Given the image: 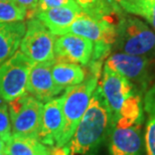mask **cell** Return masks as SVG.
I'll return each instance as SVG.
<instances>
[{
  "mask_svg": "<svg viewBox=\"0 0 155 155\" xmlns=\"http://www.w3.org/2000/svg\"><path fill=\"white\" fill-rule=\"evenodd\" d=\"M51 152V155H69V152L64 147H52Z\"/></svg>",
  "mask_w": 155,
  "mask_h": 155,
  "instance_id": "cell-25",
  "label": "cell"
},
{
  "mask_svg": "<svg viewBox=\"0 0 155 155\" xmlns=\"http://www.w3.org/2000/svg\"><path fill=\"white\" fill-rule=\"evenodd\" d=\"M14 2L27 11V17L35 10L38 4V0H14Z\"/></svg>",
  "mask_w": 155,
  "mask_h": 155,
  "instance_id": "cell-24",
  "label": "cell"
},
{
  "mask_svg": "<svg viewBox=\"0 0 155 155\" xmlns=\"http://www.w3.org/2000/svg\"><path fill=\"white\" fill-rule=\"evenodd\" d=\"M4 148H5V143L0 137V154H4Z\"/></svg>",
  "mask_w": 155,
  "mask_h": 155,
  "instance_id": "cell-27",
  "label": "cell"
},
{
  "mask_svg": "<svg viewBox=\"0 0 155 155\" xmlns=\"http://www.w3.org/2000/svg\"><path fill=\"white\" fill-rule=\"evenodd\" d=\"M67 33H72L87 39L93 43H104L112 46L117 36V24L108 20H99L82 13L67 29Z\"/></svg>",
  "mask_w": 155,
  "mask_h": 155,
  "instance_id": "cell-9",
  "label": "cell"
},
{
  "mask_svg": "<svg viewBox=\"0 0 155 155\" xmlns=\"http://www.w3.org/2000/svg\"><path fill=\"white\" fill-rule=\"evenodd\" d=\"M106 1L108 3H110V4L112 5L115 9H117V10H119L121 12H124V11H122V9H121V4H122L123 0H106Z\"/></svg>",
  "mask_w": 155,
  "mask_h": 155,
  "instance_id": "cell-26",
  "label": "cell"
},
{
  "mask_svg": "<svg viewBox=\"0 0 155 155\" xmlns=\"http://www.w3.org/2000/svg\"><path fill=\"white\" fill-rule=\"evenodd\" d=\"M83 12L80 7H58L42 11H35L27 18H38L55 36L66 33L67 29Z\"/></svg>",
  "mask_w": 155,
  "mask_h": 155,
  "instance_id": "cell-14",
  "label": "cell"
},
{
  "mask_svg": "<svg viewBox=\"0 0 155 155\" xmlns=\"http://www.w3.org/2000/svg\"><path fill=\"white\" fill-rule=\"evenodd\" d=\"M99 86L111 111L112 122L114 124L125 101L139 91L126 78L113 72L105 66Z\"/></svg>",
  "mask_w": 155,
  "mask_h": 155,
  "instance_id": "cell-8",
  "label": "cell"
},
{
  "mask_svg": "<svg viewBox=\"0 0 155 155\" xmlns=\"http://www.w3.org/2000/svg\"><path fill=\"white\" fill-rule=\"evenodd\" d=\"M100 73L90 72L89 77L79 85L66 89L63 97L64 127L55 147H64L71 140L78 124L85 114L90 100L99 85Z\"/></svg>",
  "mask_w": 155,
  "mask_h": 155,
  "instance_id": "cell-2",
  "label": "cell"
},
{
  "mask_svg": "<svg viewBox=\"0 0 155 155\" xmlns=\"http://www.w3.org/2000/svg\"><path fill=\"white\" fill-rule=\"evenodd\" d=\"M5 106H7V103H6V102H4L1 98H0V109H1V108H3V107H5Z\"/></svg>",
  "mask_w": 155,
  "mask_h": 155,
  "instance_id": "cell-28",
  "label": "cell"
},
{
  "mask_svg": "<svg viewBox=\"0 0 155 155\" xmlns=\"http://www.w3.org/2000/svg\"><path fill=\"white\" fill-rule=\"evenodd\" d=\"M0 155H5V154H0Z\"/></svg>",
  "mask_w": 155,
  "mask_h": 155,
  "instance_id": "cell-30",
  "label": "cell"
},
{
  "mask_svg": "<svg viewBox=\"0 0 155 155\" xmlns=\"http://www.w3.org/2000/svg\"><path fill=\"white\" fill-rule=\"evenodd\" d=\"M83 13L99 20H108L118 24L124 12L113 7L106 0H74Z\"/></svg>",
  "mask_w": 155,
  "mask_h": 155,
  "instance_id": "cell-18",
  "label": "cell"
},
{
  "mask_svg": "<svg viewBox=\"0 0 155 155\" xmlns=\"http://www.w3.org/2000/svg\"><path fill=\"white\" fill-rule=\"evenodd\" d=\"M43 103L27 92L8 103L13 134L38 139Z\"/></svg>",
  "mask_w": 155,
  "mask_h": 155,
  "instance_id": "cell-4",
  "label": "cell"
},
{
  "mask_svg": "<svg viewBox=\"0 0 155 155\" xmlns=\"http://www.w3.org/2000/svg\"><path fill=\"white\" fill-rule=\"evenodd\" d=\"M140 16L144 17L155 29V1L147 0L142 7Z\"/></svg>",
  "mask_w": 155,
  "mask_h": 155,
  "instance_id": "cell-23",
  "label": "cell"
},
{
  "mask_svg": "<svg viewBox=\"0 0 155 155\" xmlns=\"http://www.w3.org/2000/svg\"><path fill=\"white\" fill-rule=\"evenodd\" d=\"M93 51L94 43L82 36L67 33L55 38L54 54L57 60L88 66L92 58Z\"/></svg>",
  "mask_w": 155,
  "mask_h": 155,
  "instance_id": "cell-11",
  "label": "cell"
},
{
  "mask_svg": "<svg viewBox=\"0 0 155 155\" xmlns=\"http://www.w3.org/2000/svg\"><path fill=\"white\" fill-rule=\"evenodd\" d=\"M27 18V11L15 2L0 1V23L24 21Z\"/></svg>",
  "mask_w": 155,
  "mask_h": 155,
  "instance_id": "cell-20",
  "label": "cell"
},
{
  "mask_svg": "<svg viewBox=\"0 0 155 155\" xmlns=\"http://www.w3.org/2000/svg\"><path fill=\"white\" fill-rule=\"evenodd\" d=\"M64 127L63 97L51 99L43 104L38 138L41 143L55 147Z\"/></svg>",
  "mask_w": 155,
  "mask_h": 155,
  "instance_id": "cell-13",
  "label": "cell"
},
{
  "mask_svg": "<svg viewBox=\"0 0 155 155\" xmlns=\"http://www.w3.org/2000/svg\"><path fill=\"white\" fill-rule=\"evenodd\" d=\"M64 6H67V7H79L74 0H38V7L35 11H42L51 8L64 7Z\"/></svg>",
  "mask_w": 155,
  "mask_h": 155,
  "instance_id": "cell-22",
  "label": "cell"
},
{
  "mask_svg": "<svg viewBox=\"0 0 155 155\" xmlns=\"http://www.w3.org/2000/svg\"><path fill=\"white\" fill-rule=\"evenodd\" d=\"M144 111L147 113L144 143L146 155H155V86L145 94Z\"/></svg>",
  "mask_w": 155,
  "mask_h": 155,
  "instance_id": "cell-19",
  "label": "cell"
},
{
  "mask_svg": "<svg viewBox=\"0 0 155 155\" xmlns=\"http://www.w3.org/2000/svg\"><path fill=\"white\" fill-rule=\"evenodd\" d=\"M0 1H7V2H14V0H0Z\"/></svg>",
  "mask_w": 155,
  "mask_h": 155,
  "instance_id": "cell-29",
  "label": "cell"
},
{
  "mask_svg": "<svg viewBox=\"0 0 155 155\" xmlns=\"http://www.w3.org/2000/svg\"><path fill=\"white\" fill-rule=\"evenodd\" d=\"M105 67L126 78L140 93L146 91L152 79L150 58L117 51L107 58Z\"/></svg>",
  "mask_w": 155,
  "mask_h": 155,
  "instance_id": "cell-7",
  "label": "cell"
},
{
  "mask_svg": "<svg viewBox=\"0 0 155 155\" xmlns=\"http://www.w3.org/2000/svg\"><path fill=\"white\" fill-rule=\"evenodd\" d=\"M153 1H155V0H153Z\"/></svg>",
  "mask_w": 155,
  "mask_h": 155,
  "instance_id": "cell-32",
  "label": "cell"
},
{
  "mask_svg": "<svg viewBox=\"0 0 155 155\" xmlns=\"http://www.w3.org/2000/svg\"><path fill=\"white\" fill-rule=\"evenodd\" d=\"M33 63L20 51L0 64V98L6 103L26 92V83Z\"/></svg>",
  "mask_w": 155,
  "mask_h": 155,
  "instance_id": "cell-6",
  "label": "cell"
},
{
  "mask_svg": "<svg viewBox=\"0 0 155 155\" xmlns=\"http://www.w3.org/2000/svg\"><path fill=\"white\" fill-rule=\"evenodd\" d=\"M154 57H155V54H154Z\"/></svg>",
  "mask_w": 155,
  "mask_h": 155,
  "instance_id": "cell-31",
  "label": "cell"
},
{
  "mask_svg": "<svg viewBox=\"0 0 155 155\" xmlns=\"http://www.w3.org/2000/svg\"><path fill=\"white\" fill-rule=\"evenodd\" d=\"M114 46L119 52L151 58L155 54V33L137 17L122 14Z\"/></svg>",
  "mask_w": 155,
  "mask_h": 155,
  "instance_id": "cell-3",
  "label": "cell"
},
{
  "mask_svg": "<svg viewBox=\"0 0 155 155\" xmlns=\"http://www.w3.org/2000/svg\"><path fill=\"white\" fill-rule=\"evenodd\" d=\"M55 38L57 36L38 18H28L19 51L33 64L52 61L55 60Z\"/></svg>",
  "mask_w": 155,
  "mask_h": 155,
  "instance_id": "cell-5",
  "label": "cell"
},
{
  "mask_svg": "<svg viewBox=\"0 0 155 155\" xmlns=\"http://www.w3.org/2000/svg\"><path fill=\"white\" fill-rule=\"evenodd\" d=\"M54 61L33 64L27 79L26 92L43 104L54 99L63 91L55 85L52 79L51 66Z\"/></svg>",
  "mask_w": 155,
  "mask_h": 155,
  "instance_id": "cell-12",
  "label": "cell"
},
{
  "mask_svg": "<svg viewBox=\"0 0 155 155\" xmlns=\"http://www.w3.org/2000/svg\"><path fill=\"white\" fill-rule=\"evenodd\" d=\"M112 126L111 111L98 85L75 133L64 147L69 155L91 154L110 134Z\"/></svg>",
  "mask_w": 155,
  "mask_h": 155,
  "instance_id": "cell-1",
  "label": "cell"
},
{
  "mask_svg": "<svg viewBox=\"0 0 155 155\" xmlns=\"http://www.w3.org/2000/svg\"><path fill=\"white\" fill-rule=\"evenodd\" d=\"M11 122L9 117L8 106H5L0 109V137L4 143L11 137Z\"/></svg>",
  "mask_w": 155,
  "mask_h": 155,
  "instance_id": "cell-21",
  "label": "cell"
},
{
  "mask_svg": "<svg viewBox=\"0 0 155 155\" xmlns=\"http://www.w3.org/2000/svg\"><path fill=\"white\" fill-rule=\"evenodd\" d=\"M141 127L142 124H114L110 132V155H141L143 150Z\"/></svg>",
  "mask_w": 155,
  "mask_h": 155,
  "instance_id": "cell-10",
  "label": "cell"
},
{
  "mask_svg": "<svg viewBox=\"0 0 155 155\" xmlns=\"http://www.w3.org/2000/svg\"><path fill=\"white\" fill-rule=\"evenodd\" d=\"M51 75L55 85L61 90L79 85L86 79V72L80 64L57 58L51 66Z\"/></svg>",
  "mask_w": 155,
  "mask_h": 155,
  "instance_id": "cell-16",
  "label": "cell"
},
{
  "mask_svg": "<svg viewBox=\"0 0 155 155\" xmlns=\"http://www.w3.org/2000/svg\"><path fill=\"white\" fill-rule=\"evenodd\" d=\"M25 29L26 22L24 21L0 23V64L18 51Z\"/></svg>",
  "mask_w": 155,
  "mask_h": 155,
  "instance_id": "cell-15",
  "label": "cell"
},
{
  "mask_svg": "<svg viewBox=\"0 0 155 155\" xmlns=\"http://www.w3.org/2000/svg\"><path fill=\"white\" fill-rule=\"evenodd\" d=\"M5 155H51V150L38 138L12 133L5 142Z\"/></svg>",
  "mask_w": 155,
  "mask_h": 155,
  "instance_id": "cell-17",
  "label": "cell"
}]
</instances>
